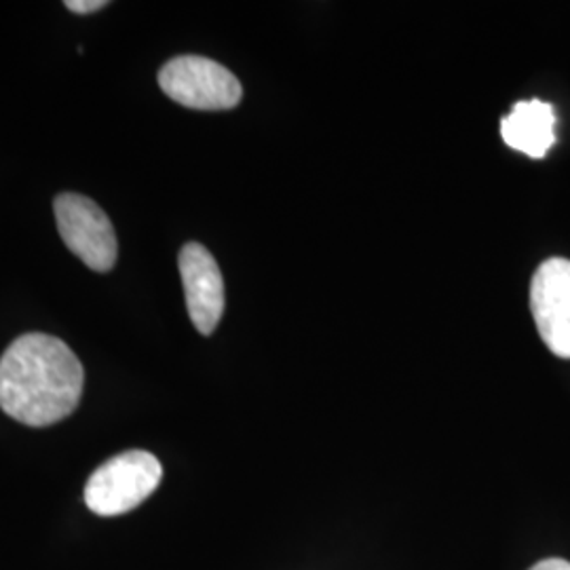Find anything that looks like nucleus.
Wrapping results in <instances>:
<instances>
[{"label":"nucleus","instance_id":"5","mask_svg":"<svg viewBox=\"0 0 570 570\" xmlns=\"http://www.w3.org/2000/svg\"><path fill=\"white\" fill-rule=\"evenodd\" d=\"M530 311L541 341L553 355L570 360V261L550 258L530 284Z\"/></svg>","mask_w":570,"mask_h":570},{"label":"nucleus","instance_id":"7","mask_svg":"<svg viewBox=\"0 0 570 570\" xmlns=\"http://www.w3.org/2000/svg\"><path fill=\"white\" fill-rule=\"evenodd\" d=\"M501 136L513 150L530 159H543L556 144L553 106L541 100L515 104L501 122Z\"/></svg>","mask_w":570,"mask_h":570},{"label":"nucleus","instance_id":"9","mask_svg":"<svg viewBox=\"0 0 570 570\" xmlns=\"http://www.w3.org/2000/svg\"><path fill=\"white\" fill-rule=\"evenodd\" d=\"M529 570H570V562L569 560H562V558H548V560L537 562Z\"/></svg>","mask_w":570,"mask_h":570},{"label":"nucleus","instance_id":"1","mask_svg":"<svg viewBox=\"0 0 570 570\" xmlns=\"http://www.w3.org/2000/svg\"><path fill=\"white\" fill-rule=\"evenodd\" d=\"M85 370L75 351L49 334H23L0 357V407L28 428H49L81 402Z\"/></svg>","mask_w":570,"mask_h":570},{"label":"nucleus","instance_id":"3","mask_svg":"<svg viewBox=\"0 0 570 570\" xmlns=\"http://www.w3.org/2000/svg\"><path fill=\"white\" fill-rule=\"evenodd\" d=\"M159 85L174 102L195 110H230L242 102L239 79L218 61L180 56L159 70Z\"/></svg>","mask_w":570,"mask_h":570},{"label":"nucleus","instance_id":"2","mask_svg":"<svg viewBox=\"0 0 570 570\" xmlns=\"http://www.w3.org/2000/svg\"><path fill=\"white\" fill-rule=\"evenodd\" d=\"M164 478L159 459L146 450H129L96 469L85 487L87 508L104 515L136 510L157 490Z\"/></svg>","mask_w":570,"mask_h":570},{"label":"nucleus","instance_id":"4","mask_svg":"<svg viewBox=\"0 0 570 570\" xmlns=\"http://www.w3.org/2000/svg\"><path fill=\"white\" fill-rule=\"evenodd\" d=\"M53 209L63 244L85 265L98 273L117 265V233L100 205L77 193H61Z\"/></svg>","mask_w":570,"mask_h":570},{"label":"nucleus","instance_id":"6","mask_svg":"<svg viewBox=\"0 0 570 570\" xmlns=\"http://www.w3.org/2000/svg\"><path fill=\"white\" fill-rule=\"evenodd\" d=\"M178 266L188 315L195 327L204 336H209L225 313V279L220 266L209 249L199 244L184 245Z\"/></svg>","mask_w":570,"mask_h":570},{"label":"nucleus","instance_id":"8","mask_svg":"<svg viewBox=\"0 0 570 570\" xmlns=\"http://www.w3.org/2000/svg\"><path fill=\"white\" fill-rule=\"evenodd\" d=\"M108 2L104 0H68L66 9H70L72 13H94L100 11Z\"/></svg>","mask_w":570,"mask_h":570}]
</instances>
